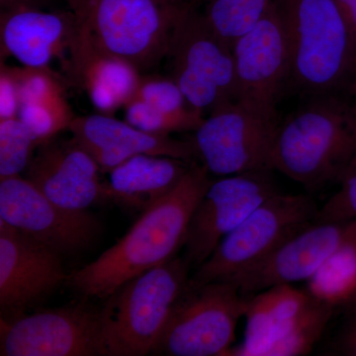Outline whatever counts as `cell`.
<instances>
[{
    "label": "cell",
    "instance_id": "1",
    "mask_svg": "<svg viewBox=\"0 0 356 356\" xmlns=\"http://www.w3.org/2000/svg\"><path fill=\"white\" fill-rule=\"evenodd\" d=\"M209 175L193 161L179 184L145 210L118 243L70 276V286L84 296L107 299L128 281L177 257L194 210L212 184Z\"/></svg>",
    "mask_w": 356,
    "mask_h": 356
},
{
    "label": "cell",
    "instance_id": "2",
    "mask_svg": "<svg viewBox=\"0 0 356 356\" xmlns=\"http://www.w3.org/2000/svg\"><path fill=\"white\" fill-rule=\"evenodd\" d=\"M278 124L273 147V170L317 191L339 184L356 156V106L341 93L313 96Z\"/></svg>",
    "mask_w": 356,
    "mask_h": 356
},
{
    "label": "cell",
    "instance_id": "3",
    "mask_svg": "<svg viewBox=\"0 0 356 356\" xmlns=\"http://www.w3.org/2000/svg\"><path fill=\"white\" fill-rule=\"evenodd\" d=\"M286 31L288 81L312 96L348 90L356 36L334 0H276Z\"/></svg>",
    "mask_w": 356,
    "mask_h": 356
},
{
    "label": "cell",
    "instance_id": "4",
    "mask_svg": "<svg viewBox=\"0 0 356 356\" xmlns=\"http://www.w3.org/2000/svg\"><path fill=\"white\" fill-rule=\"evenodd\" d=\"M79 36L139 70L166 57L185 3L170 0H67Z\"/></svg>",
    "mask_w": 356,
    "mask_h": 356
},
{
    "label": "cell",
    "instance_id": "5",
    "mask_svg": "<svg viewBox=\"0 0 356 356\" xmlns=\"http://www.w3.org/2000/svg\"><path fill=\"white\" fill-rule=\"evenodd\" d=\"M191 266L185 257H173L110 295L100 311L102 355L153 353L173 305L191 278Z\"/></svg>",
    "mask_w": 356,
    "mask_h": 356
},
{
    "label": "cell",
    "instance_id": "6",
    "mask_svg": "<svg viewBox=\"0 0 356 356\" xmlns=\"http://www.w3.org/2000/svg\"><path fill=\"white\" fill-rule=\"evenodd\" d=\"M318 211L311 196L278 192L222 238L188 282L201 285L228 280L255 266L313 224Z\"/></svg>",
    "mask_w": 356,
    "mask_h": 356
},
{
    "label": "cell",
    "instance_id": "7",
    "mask_svg": "<svg viewBox=\"0 0 356 356\" xmlns=\"http://www.w3.org/2000/svg\"><path fill=\"white\" fill-rule=\"evenodd\" d=\"M248 296L229 281L187 282L178 297L154 355L227 356Z\"/></svg>",
    "mask_w": 356,
    "mask_h": 356
},
{
    "label": "cell",
    "instance_id": "8",
    "mask_svg": "<svg viewBox=\"0 0 356 356\" xmlns=\"http://www.w3.org/2000/svg\"><path fill=\"white\" fill-rule=\"evenodd\" d=\"M168 56L172 58L173 81L189 104L204 116L238 102L233 48L191 6H184Z\"/></svg>",
    "mask_w": 356,
    "mask_h": 356
},
{
    "label": "cell",
    "instance_id": "9",
    "mask_svg": "<svg viewBox=\"0 0 356 356\" xmlns=\"http://www.w3.org/2000/svg\"><path fill=\"white\" fill-rule=\"evenodd\" d=\"M278 124L241 103H229L205 117L189 140L195 158L217 177L273 172V147Z\"/></svg>",
    "mask_w": 356,
    "mask_h": 356
},
{
    "label": "cell",
    "instance_id": "10",
    "mask_svg": "<svg viewBox=\"0 0 356 356\" xmlns=\"http://www.w3.org/2000/svg\"><path fill=\"white\" fill-rule=\"evenodd\" d=\"M0 219L60 255L88 250L102 232L88 210L60 207L19 175L0 180Z\"/></svg>",
    "mask_w": 356,
    "mask_h": 356
},
{
    "label": "cell",
    "instance_id": "11",
    "mask_svg": "<svg viewBox=\"0 0 356 356\" xmlns=\"http://www.w3.org/2000/svg\"><path fill=\"white\" fill-rule=\"evenodd\" d=\"M238 102L267 120L277 121L281 88L289 77L284 21L275 1L273 8L233 44Z\"/></svg>",
    "mask_w": 356,
    "mask_h": 356
},
{
    "label": "cell",
    "instance_id": "12",
    "mask_svg": "<svg viewBox=\"0 0 356 356\" xmlns=\"http://www.w3.org/2000/svg\"><path fill=\"white\" fill-rule=\"evenodd\" d=\"M271 170L240 173L213 180L192 215L185 259L199 266L222 238L259 206L278 193Z\"/></svg>",
    "mask_w": 356,
    "mask_h": 356
},
{
    "label": "cell",
    "instance_id": "13",
    "mask_svg": "<svg viewBox=\"0 0 356 356\" xmlns=\"http://www.w3.org/2000/svg\"><path fill=\"white\" fill-rule=\"evenodd\" d=\"M0 355H102L100 312L77 305L1 318Z\"/></svg>",
    "mask_w": 356,
    "mask_h": 356
},
{
    "label": "cell",
    "instance_id": "14",
    "mask_svg": "<svg viewBox=\"0 0 356 356\" xmlns=\"http://www.w3.org/2000/svg\"><path fill=\"white\" fill-rule=\"evenodd\" d=\"M356 243V219L313 222L264 261L228 280L245 296L277 285L308 281L341 248Z\"/></svg>",
    "mask_w": 356,
    "mask_h": 356
},
{
    "label": "cell",
    "instance_id": "15",
    "mask_svg": "<svg viewBox=\"0 0 356 356\" xmlns=\"http://www.w3.org/2000/svg\"><path fill=\"white\" fill-rule=\"evenodd\" d=\"M70 276L60 254L0 219V307L13 318L48 297Z\"/></svg>",
    "mask_w": 356,
    "mask_h": 356
},
{
    "label": "cell",
    "instance_id": "16",
    "mask_svg": "<svg viewBox=\"0 0 356 356\" xmlns=\"http://www.w3.org/2000/svg\"><path fill=\"white\" fill-rule=\"evenodd\" d=\"M99 166L72 139L55 138L38 147L27 168V179L60 207L86 211L108 199L106 184L99 179Z\"/></svg>",
    "mask_w": 356,
    "mask_h": 356
},
{
    "label": "cell",
    "instance_id": "17",
    "mask_svg": "<svg viewBox=\"0 0 356 356\" xmlns=\"http://www.w3.org/2000/svg\"><path fill=\"white\" fill-rule=\"evenodd\" d=\"M69 131L100 170L110 172L138 154L170 156L193 163L195 158L191 140L173 139L134 127L112 115L95 114L76 117Z\"/></svg>",
    "mask_w": 356,
    "mask_h": 356
},
{
    "label": "cell",
    "instance_id": "18",
    "mask_svg": "<svg viewBox=\"0 0 356 356\" xmlns=\"http://www.w3.org/2000/svg\"><path fill=\"white\" fill-rule=\"evenodd\" d=\"M76 28L70 11H1V60L10 56L26 67L49 69L54 58L69 51Z\"/></svg>",
    "mask_w": 356,
    "mask_h": 356
},
{
    "label": "cell",
    "instance_id": "19",
    "mask_svg": "<svg viewBox=\"0 0 356 356\" xmlns=\"http://www.w3.org/2000/svg\"><path fill=\"white\" fill-rule=\"evenodd\" d=\"M69 54L70 74L99 113L112 115L135 96L142 79L140 70L122 58L97 50L77 34L76 28Z\"/></svg>",
    "mask_w": 356,
    "mask_h": 356
},
{
    "label": "cell",
    "instance_id": "20",
    "mask_svg": "<svg viewBox=\"0 0 356 356\" xmlns=\"http://www.w3.org/2000/svg\"><path fill=\"white\" fill-rule=\"evenodd\" d=\"M313 295L292 284L268 288L248 298L245 339L227 356H262L281 339L303 312Z\"/></svg>",
    "mask_w": 356,
    "mask_h": 356
},
{
    "label": "cell",
    "instance_id": "21",
    "mask_svg": "<svg viewBox=\"0 0 356 356\" xmlns=\"http://www.w3.org/2000/svg\"><path fill=\"white\" fill-rule=\"evenodd\" d=\"M191 163L170 156H132L109 172L108 199L143 213L179 184Z\"/></svg>",
    "mask_w": 356,
    "mask_h": 356
},
{
    "label": "cell",
    "instance_id": "22",
    "mask_svg": "<svg viewBox=\"0 0 356 356\" xmlns=\"http://www.w3.org/2000/svg\"><path fill=\"white\" fill-rule=\"evenodd\" d=\"M134 97L146 102L161 114L170 124L172 133L194 132L205 118L189 104L172 79L142 76Z\"/></svg>",
    "mask_w": 356,
    "mask_h": 356
},
{
    "label": "cell",
    "instance_id": "23",
    "mask_svg": "<svg viewBox=\"0 0 356 356\" xmlns=\"http://www.w3.org/2000/svg\"><path fill=\"white\" fill-rule=\"evenodd\" d=\"M276 0H206L202 13L212 29L233 47L273 8Z\"/></svg>",
    "mask_w": 356,
    "mask_h": 356
},
{
    "label": "cell",
    "instance_id": "24",
    "mask_svg": "<svg viewBox=\"0 0 356 356\" xmlns=\"http://www.w3.org/2000/svg\"><path fill=\"white\" fill-rule=\"evenodd\" d=\"M313 296L339 308L356 295V243L341 248L307 281Z\"/></svg>",
    "mask_w": 356,
    "mask_h": 356
},
{
    "label": "cell",
    "instance_id": "25",
    "mask_svg": "<svg viewBox=\"0 0 356 356\" xmlns=\"http://www.w3.org/2000/svg\"><path fill=\"white\" fill-rule=\"evenodd\" d=\"M337 307L313 296L289 331L262 356H300L310 353L322 337Z\"/></svg>",
    "mask_w": 356,
    "mask_h": 356
},
{
    "label": "cell",
    "instance_id": "26",
    "mask_svg": "<svg viewBox=\"0 0 356 356\" xmlns=\"http://www.w3.org/2000/svg\"><path fill=\"white\" fill-rule=\"evenodd\" d=\"M37 147L34 135L18 117L0 120V180L27 170Z\"/></svg>",
    "mask_w": 356,
    "mask_h": 356
},
{
    "label": "cell",
    "instance_id": "27",
    "mask_svg": "<svg viewBox=\"0 0 356 356\" xmlns=\"http://www.w3.org/2000/svg\"><path fill=\"white\" fill-rule=\"evenodd\" d=\"M339 185L336 193L318 208L314 222L356 219V156L341 175Z\"/></svg>",
    "mask_w": 356,
    "mask_h": 356
},
{
    "label": "cell",
    "instance_id": "28",
    "mask_svg": "<svg viewBox=\"0 0 356 356\" xmlns=\"http://www.w3.org/2000/svg\"><path fill=\"white\" fill-rule=\"evenodd\" d=\"M20 107V89L16 67H0V120L16 118Z\"/></svg>",
    "mask_w": 356,
    "mask_h": 356
},
{
    "label": "cell",
    "instance_id": "29",
    "mask_svg": "<svg viewBox=\"0 0 356 356\" xmlns=\"http://www.w3.org/2000/svg\"><path fill=\"white\" fill-rule=\"evenodd\" d=\"M337 355L356 356V318L348 320L336 343Z\"/></svg>",
    "mask_w": 356,
    "mask_h": 356
},
{
    "label": "cell",
    "instance_id": "30",
    "mask_svg": "<svg viewBox=\"0 0 356 356\" xmlns=\"http://www.w3.org/2000/svg\"><path fill=\"white\" fill-rule=\"evenodd\" d=\"M51 0H0L1 11L21 10V9H43Z\"/></svg>",
    "mask_w": 356,
    "mask_h": 356
},
{
    "label": "cell",
    "instance_id": "31",
    "mask_svg": "<svg viewBox=\"0 0 356 356\" xmlns=\"http://www.w3.org/2000/svg\"><path fill=\"white\" fill-rule=\"evenodd\" d=\"M356 36V0H334Z\"/></svg>",
    "mask_w": 356,
    "mask_h": 356
},
{
    "label": "cell",
    "instance_id": "32",
    "mask_svg": "<svg viewBox=\"0 0 356 356\" xmlns=\"http://www.w3.org/2000/svg\"><path fill=\"white\" fill-rule=\"evenodd\" d=\"M341 308L348 315V320H355L356 318V295L353 299H350L348 303L344 304Z\"/></svg>",
    "mask_w": 356,
    "mask_h": 356
},
{
    "label": "cell",
    "instance_id": "33",
    "mask_svg": "<svg viewBox=\"0 0 356 356\" xmlns=\"http://www.w3.org/2000/svg\"><path fill=\"white\" fill-rule=\"evenodd\" d=\"M346 92H348V97H350V99L353 100V102L355 103L356 106V64L355 72H353V79H351L350 86H348Z\"/></svg>",
    "mask_w": 356,
    "mask_h": 356
},
{
    "label": "cell",
    "instance_id": "34",
    "mask_svg": "<svg viewBox=\"0 0 356 356\" xmlns=\"http://www.w3.org/2000/svg\"><path fill=\"white\" fill-rule=\"evenodd\" d=\"M170 1L175 2V3H181L182 0H170Z\"/></svg>",
    "mask_w": 356,
    "mask_h": 356
}]
</instances>
